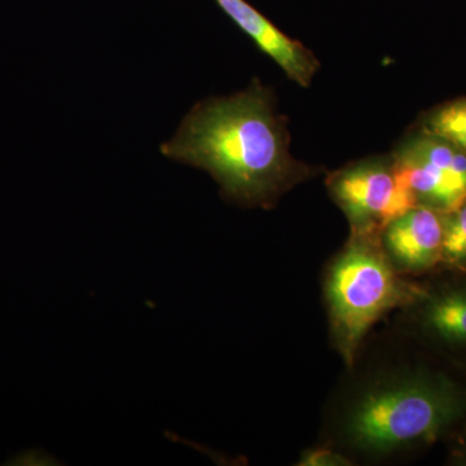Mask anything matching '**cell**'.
Wrapping results in <instances>:
<instances>
[{
  "label": "cell",
  "instance_id": "3957f363",
  "mask_svg": "<svg viewBox=\"0 0 466 466\" xmlns=\"http://www.w3.org/2000/svg\"><path fill=\"white\" fill-rule=\"evenodd\" d=\"M424 293L391 265L380 232H350L325 280L334 346L352 366L368 332L388 312L408 309Z\"/></svg>",
  "mask_w": 466,
  "mask_h": 466
},
{
  "label": "cell",
  "instance_id": "30bf717a",
  "mask_svg": "<svg viewBox=\"0 0 466 466\" xmlns=\"http://www.w3.org/2000/svg\"><path fill=\"white\" fill-rule=\"evenodd\" d=\"M421 131L466 150V99L452 101L435 109L424 119Z\"/></svg>",
  "mask_w": 466,
  "mask_h": 466
},
{
  "label": "cell",
  "instance_id": "52a82bcc",
  "mask_svg": "<svg viewBox=\"0 0 466 466\" xmlns=\"http://www.w3.org/2000/svg\"><path fill=\"white\" fill-rule=\"evenodd\" d=\"M443 242V213L417 207L392 219L381 231L386 256L400 274L422 276L438 271Z\"/></svg>",
  "mask_w": 466,
  "mask_h": 466
},
{
  "label": "cell",
  "instance_id": "6da1fadb",
  "mask_svg": "<svg viewBox=\"0 0 466 466\" xmlns=\"http://www.w3.org/2000/svg\"><path fill=\"white\" fill-rule=\"evenodd\" d=\"M159 152L207 171L226 201L244 208L268 210L319 174L291 155L288 119L259 79L244 91L196 104Z\"/></svg>",
  "mask_w": 466,
  "mask_h": 466
},
{
  "label": "cell",
  "instance_id": "8fae6325",
  "mask_svg": "<svg viewBox=\"0 0 466 466\" xmlns=\"http://www.w3.org/2000/svg\"><path fill=\"white\" fill-rule=\"evenodd\" d=\"M351 464V460L346 458L341 452L324 446L303 451L299 461L300 466H349Z\"/></svg>",
  "mask_w": 466,
  "mask_h": 466
},
{
  "label": "cell",
  "instance_id": "8992f818",
  "mask_svg": "<svg viewBox=\"0 0 466 466\" xmlns=\"http://www.w3.org/2000/svg\"><path fill=\"white\" fill-rule=\"evenodd\" d=\"M444 272L440 280L424 284L422 296L406 309L420 341L466 370V272Z\"/></svg>",
  "mask_w": 466,
  "mask_h": 466
},
{
  "label": "cell",
  "instance_id": "7a4b0ae2",
  "mask_svg": "<svg viewBox=\"0 0 466 466\" xmlns=\"http://www.w3.org/2000/svg\"><path fill=\"white\" fill-rule=\"evenodd\" d=\"M447 366L408 368L363 392L346 413L350 443L382 455L449 440L466 421V381Z\"/></svg>",
  "mask_w": 466,
  "mask_h": 466
},
{
  "label": "cell",
  "instance_id": "7c38bea8",
  "mask_svg": "<svg viewBox=\"0 0 466 466\" xmlns=\"http://www.w3.org/2000/svg\"><path fill=\"white\" fill-rule=\"evenodd\" d=\"M449 462L466 466V421L450 435Z\"/></svg>",
  "mask_w": 466,
  "mask_h": 466
},
{
  "label": "cell",
  "instance_id": "ba28073f",
  "mask_svg": "<svg viewBox=\"0 0 466 466\" xmlns=\"http://www.w3.org/2000/svg\"><path fill=\"white\" fill-rule=\"evenodd\" d=\"M216 3L290 81L300 87L311 86L320 69V61L314 52L281 32L247 0H216Z\"/></svg>",
  "mask_w": 466,
  "mask_h": 466
},
{
  "label": "cell",
  "instance_id": "277c9868",
  "mask_svg": "<svg viewBox=\"0 0 466 466\" xmlns=\"http://www.w3.org/2000/svg\"><path fill=\"white\" fill-rule=\"evenodd\" d=\"M330 198L348 219L350 232H380L417 207L392 156L351 162L328 175Z\"/></svg>",
  "mask_w": 466,
  "mask_h": 466
},
{
  "label": "cell",
  "instance_id": "5b68a950",
  "mask_svg": "<svg viewBox=\"0 0 466 466\" xmlns=\"http://www.w3.org/2000/svg\"><path fill=\"white\" fill-rule=\"evenodd\" d=\"M391 156L417 205L446 214L466 201V150L421 131Z\"/></svg>",
  "mask_w": 466,
  "mask_h": 466
},
{
  "label": "cell",
  "instance_id": "9c48e42d",
  "mask_svg": "<svg viewBox=\"0 0 466 466\" xmlns=\"http://www.w3.org/2000/svg\"><path fill=\"white\" fill-rule=\"evenodd\" d=\"M440 269L466 272V201L455 210L443 214Z\"/></svg>",
  "mask_w": 466,
  "mask_h": 466
}]
</instances>
